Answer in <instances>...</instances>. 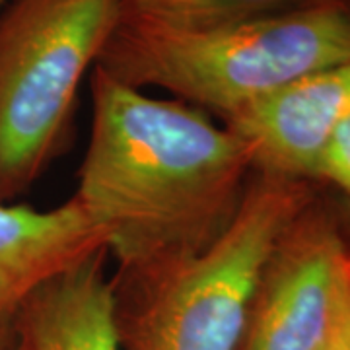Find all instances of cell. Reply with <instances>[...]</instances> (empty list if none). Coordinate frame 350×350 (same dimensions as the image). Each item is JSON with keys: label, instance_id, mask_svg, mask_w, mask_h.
<instances>
[{"label": "cell", "instance_id": "1", "mask_svg": "<svg viewBox=\"0 0 350 350\" xmlns=\"http://www.w3.org/2000/svg\"><path fill=\"white\" fill-rule=\"evenodd\" d=\"M75 195L105 234L117 271L206 250L238 214L255 175L247 148L213 115L152 98L100 66Z\"/></svg>", "mask_w": 350, "mask_h": 350}, {"label": "cell", "instance_id": "2", "mask_svg": "<svg viewBox=\"0 0 350 350\" xmlns=\"http://www.w3.org/2000/svg\"><path fill=\"white\" fill-rule=\"evenodd\" d=\"M350 61V0L208 27H170L123 16L101 51V70L156 88L224 121L304 76Z\"/></svg>", "mask_w": 350, "mask_h": 350}, {"label": "cell", "instance_id": "3", "mask_svg": "<svg viewBox=\"0 0 350 350\" xmlns=\"http://www.w3.org/2000/svg\"><path fill=\"white\" fill-rule=\"evenodd\" d=\"M321 185L251 177L238 214L206 250L111 278L123 350H239L262 265Z\"/></svg>", "mask_w": 350, "mask_h": 350}, {"label": "cell", "instance_id": "4", "mask_svg": "<svg viewBox=\"0 0 350 350\" xmlns=\"http://www.w3.org/2000/svg\"><path fill=\"white\" fill-rule=\"evenodd\" d=\"M119 0H8L0 10V200L38 181L63 146L82 80Z\"/></svg>", "mask_w": 350, "mask_h": 350}, {"label": "cell", "instance_id": "5", "mask_svg": "<svg viewBox=\"0 0 350 350\" xmlns=\"http://www.w3.org/2000/svg\"><path fill=\"white\" fill-rule=\"evenodd\" d=\"M350 306V243L327 189L262 265L239 350H313Z\"/></svg>", "mask_w": 350, "mask_h": 350}, {"label": "cell", "instance_id": "6", "mask_svg": "<svg viewBox=\"0 0 350 350\" xmlns=\"http://www.w3.org/2000/svg\"><path fill=\"white\" fill-rule=\"evenodd\" d=\"M350 115V61L276 90L220 121L243 142L257 174L315 183L337 126Z\"/></svg>", "mask_w": 350, "mask_h": 350}, {"label": "cell", "instance_id": "7", "mask_svg": "<svg viewBox=\"0 0 350 350\" xmlns=\"http://www.w3.org/2000/svg\"><path fill=\"white\" fill-rule=\"evenodd\" d=\"M105 251V234L76 200L38 211L0 200V325L55 276Z\"/></svg>", "mask_w": 350, "mask_h": 350}, {"label": "cell", "instance_id": "8", "mask_svg": "<svg viewBox=\"0 0 350 350\" xmlns=\"http://www.w3.org/2000/svg\"><path fill=\"white\" fill-rule=\"evenodd\" d=\"M105 257H90L25 300L14 319L24 350H123Z\"/></svg>", "mask_w": 350, "mask_h": 350}, {"label": "cell", "instance_id": "9", "mask_svg": "<svg viewBox=\"0 0 350 350\" xmlns=\"http://www.w3.org/2000/svg\"><path fill=\"white\" fill-rule=\"evenodd\" d=\"M321 0H119L121 14L170 27H208L286 12Z\"/></svg>", "mask_w": 350, "mask_h": 350}, {"label": "cell", "instance_id": "10", "mask_svg": "<svg viewBox=\"0 0 350 350\" xmlns=\"http://www.w3.org/2000/svg\"><path fill=\"white\" fill-rule=\"evenodd\" d=\"M315 183L350 200V115L337 126L321 152Z\"/></svg>", "mask_w": 350, "mask_h": 350}, {"label": "cell", "instance_id": "11", "mask_svg": "<svg viewBox=\"0 0 350 350\" xmlns=\"http://www.w3.org/2000/svg\"><path fill=\"white\" fill-rule=\"evenodd\" d=\"M313 350H350V306L333 333Z\"/></svg>", "mask_w": 350, "mask_h": 350}, {"label": "cell", "instance_id": "12", "mask_svg": "<svg viewBox=\"0 0 350 350\" xmlns=\"http://www.w3.org/2000/svg\"><path fill=\"white\" fill-rule=\"evenodd\" d=\"M329 195H331V200H333V206H335V213L338 216V222L342 226V232H345V236H347L350 243V200L340 197L337 193H333V191Z\"/></svg>", "mask_w": 350, "mask_h": 350}, {"label": "cell", "instance_id": "13", "mask_svg": "<svg viewBox=\"0 0 350 350\" xmlns=\"http://www.w3.org/2000/svg\"><path fill=\"white\" fill-rule=\"evenodd\" d=\"M0 350H24L14 321L6 323V325H0Z\"/></svg>", "mask_w": 350, "mask_h": 350}, {"label": "cell", "instance_id": "14", "mask_svg": "<svg viewBox=\"0 0 350 350\" xmlns=\"http://www.w3.org/2000/svg\"><path fill=\"white\" fill-rule=\"evenodd\" d=\"M6 4V0H0V10H2V6Z\"/></svg>", "mask_w": 350, "mask_h": 350}]
</instances>
